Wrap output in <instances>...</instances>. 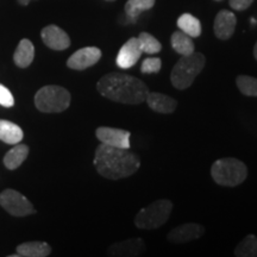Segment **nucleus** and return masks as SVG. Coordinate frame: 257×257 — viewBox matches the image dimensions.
<instances>
[{
	"mask_svg": "<svg viewBox=\"0 0 257 257\" xmlns=\"http://www.w3.org/2000/svg\"><path fill=\"white\" fill-rule=\"evenodd\" d=\"M94 167L102 178L120 180L131 176L140 169L141 160L137 154L100 143L94 155Z\"/></svg>",
	"mask_w": 257,
	"mask_h": 257,
	"instance_id": "1",
	"label": "nucleus"
},
{
	"mask_svg": "<svg viewBox=\"0 0 257 257\" xmlns=\"http://www.w3.org/2000/svg\"><path fill=\"white\" fill-rule=\"evenodd\" d=\"M96 89L108 100L127 105L146 101L149 88L142 80L124 73H108L99 80Z\"/></svg>",
	"mask_w": 257,
	"mask_h": 257,
	"instance_id": "2",
	"label": "nucleus"
},
{
	"mask_svg": "<svg viewBox=\"0 0 257 257\" xmlns=\"http://www.w3.org/2000/svg\"><path fill=\"white\" fill-rule=\"evenodd\" d=\"M206 59L201 53H192L181 56L170 74V81L176 89L184 91L191 87L195 78L202 72Z\"/></svg>",
	"mask_w": 257,
	"mask_h": 257,
	"instance_id": "3",
	"label": "nucleus"
},
{
	"mask_svg": "<svg viewBox=\"0 0 257 257\" xmlns=\"http://www.w3.org/2000/svg\"><path fill=\"white\" fill-rule=\"evenodd\" d=\"M211 175L214 182L224 187H236L245 181L248 168L245 163L234 157L217 160L211 167Z\"/></svg>",
	"mask_w": 257,
	"mask_h": 257,
	"instance_id": "4",
	"label": "nucleus"
},
{
	"mask_svg": "<svg viewBox=\"0 0 257 257\" xmlns=\"http://www.w3.org/2000/svg\"><path fill=\"white\" fill-rule=\"evenodd\" d=\"M70 93L56 85L44 86L35 95V106L43 113H60L70 105Z\"/></svg>",
	"mask_w": 257,
	"mask_h": 257,
	"instance_id": "5",
	"label": "nucleus"
},
{
	"mask_svg": "<svg viewBox=\"0 0 257 257\" xmlns=\"http://www.w3.org/2000/svg\"><path fill=\"white\" fill-rule=\"evenodd\" d=\"M173 211V202L168 199H160L148 207H144L135 218V225L141 230H155L169 219Z\"/></svg>",
	"mask_w": 257,
	"mask_h": 257,
	"instance_id": "6",
	"label": "nucleus"
},
{
	"mask_svg": "<svg viewBox=\"0 0 257 257\" xmlns=\"http://www.w3.org/2000/svg\"><path fill=\"white\" fill-rule=\"evenodd\" d=\"M0 206L15 217H27L36 213L29 199L15 189H5L0 193Z\"/></svg>",
	"mask_w": 257,
	"mask_h": 257,
	"instance_id": "7",
	"label": "nucleus"
},
{
	"mask_svg": "<svg viewBox=\"0 0 257 257\" xmlns=\"http://www.w3.org/2000/svg\"><path fill=\"white\" fill-rule=\"evenodd\" d=\"M95 136L106 146L128 149L130 148V136L131 134L123 128L100 126L95 130Z\"/></svg>",
	"mask_w": 257,
	"mask_h": 257,
	"instance_id": "8",
	"label": "nucleus"
},
{
	"mask_svg": "<svg viewBox=\"0 0 257 257\" xmlns=\"http://www.w3.org/2000/svg\"><path fill=\"white\" fill-rule=\"evenodd\" d=\"M101 59V50L96 47H86L76 50L67 60V67L74 70H85Z\"/></svg>",
	"mask_w": 257,
	"mask_h": 257,
	"instance_id": "9",
	"label": "nucleus"
},
{
	"mask_svg": "<svg viewBox=\"0 0 257 257\" xmlns=\"http://www.w3.org/2000/svg\"><path fill=\"white\" fill-rule=\"evenodd\" d=\"M142 54L143 51L141 49L138 38L131 37L120 48L117 59H115V63H117V66L120 69H128L138 62V60L141 59Z\"/></svg>",
	"mask_w": 257,
	"mask_h": 257,
	"instance_id": "10",
	"label": "nucleus"
},
{
	"mask_svg": "<svg viewBox=\"0 0 257 257\" xmlns=\"http://www.w3.org/2000/svg\"><path fill=\"white\" fill-rule=\"evenodd\" d=\"M205 229L200 224L197 223H186L176 226L167 236V239L170 243L181 244L195 240L204 236Z\"/></svg>",
	"mask_w": 257,
	"mask_h": 257,
	"instance_id": "11",
	"label": "nucleus"
},
{
	"mask_svg": "<svg viewBox=\"0 0 257 257\" xmlns=\"http://www.w3.org/2000/svg\"><path fill=\"white\" fill-rule=\"evenodd\" d=\"M41 37L43 43L53 50H66L70 47V38L67 32L57 25H48L42 30Z\"/></svg>",
	"mask_w": 257,
	"mask_h": 257,
	"instance_id": "12",
	"label": "nucleus"
},
{
	"mask_svg": "<svg viewBox=\"0 0 257 257\" xmlns=\"http://www.w3.org/2000/svg\"><path fill=\"white\" fill-rule=\"evenodd\" d=\"M147 246L143 239L141 238H130L123 242L112 244L108 248L107 253L111 256H121V257H135L142 255L146 252Z\"/></svg>",
	"mask_w": 257,
	"mask_h": 257,
	"instance_id": "13",
	"label": "nucleus"
},
{
	"mask_svg": "<svg viewBox=\"0 0 257 257\" xmlns=\"http://www.w3.org/2000/svg\"><path fill=\"white\" fill-rule=\"evenodd\" d=\"M236 24L237 18L234 14L227 11V10H221V11L218 12L216 19H214V35L221 41L229 40L233 35Z\"/></svg>",
	"mask_w": 257,
	"mask_h": 257,
	"instance_id": "14",
	"label": "nucleus"
},
{
	"mask_svg": "<svg viewBox=\"0 0 257 257\" xmlns=\"http://www.w3.org/2000/svg\"><path fill=\"white\" fill-rule=\"evenodd\" d=\"M146 101L153 111L163 114L173 113L178 106V102L174 98L157 92H148Z\"/></svg>",
	"mask_w": 257,
	"mask_h": 257,
	"instance_id": "15",
	"label": "nucleus"
},
{
	"mask_svg": "<svg viewBox=\"0 0 257 257\" xmlns=\"http://www.w3.org/2000/svg\"><path fill=\"white\" fill-rule=\"evenodd\" d=\"M34 57H35L34 44H32L31 41L24 38V40L19 42L17 49H16L14 54V61L16 66L19 67V68H27V67H29L32 63Z\"/></svg>",
	"mask_w": 257,
	"mask_h": 257,
	"instance_id": "16",
	"label": "nucleus"
},
{
	"mask_svg": "<svg viewBox=\"0 0 257 257\" xmlns=\"http://www.w3.org/2000/svg\"><path fill=\"white\" fill-rule=\"evenodd\" d=\"M23 137L24 134L21 126L10 120L0 119V141L6 144L16 146L22 142Z\"/></svg>",
	"mask_w": 257,
	"mask_h": 257,
	"instance_id": "17",
	"label": "nucleus"
},
{
	"mask_svg": "<svg viewBox=\"0 0 257 257\" xmlns=\"http://www.w3.org/2000/svg\"><path fill=\"white\" fill-rule=\"evenodd\" d=\"M17 253L22 257H47L51 248L47 242H25L17 246Z\"/></svg>",
	"mask_w": 257,
	"mask_h": 257,
	"instance_id": "18",
	"label": "nucleus"
},
{
	"mask_svg": "<svg viewBox=\"0 0 257 257\" xmlns=\"http://www.w3.org/2000/svg\"><path fill=\"white\" fill-rule=\"evenodd\" d=\"M29 155V147L25 144H16V147L9 150L4 156V165L8 169H17L27 160Z\"/></svg>",
	"mask_w": 257,
	"mask_h": 257,
	"instance_id": "19",
	"label": "nucleus"
},
{
	"mask_svg": "<svg viewBox=\"0 0 257 257\" xmlns=\"http://www.w3.org/2000/svg\"><path fill=\"white\" fill-rule=\"evenodd\" d=\"M170 43H172V48L176 53L180 54L181 56L189 55V54L194 53V43H193V38L185 32L175 31L174 34L170 37Z\"/></svg>",
	"mask_w": 257,
	"mask_h": 257,
	"instance_id": "20",
	"label": "nucleus"
},
{
	"mask_svg": "<svg viewBox=\"0 0 257 257\" xmlns=\"http://www.w3.org/2000/svg\"><path fill=\"white\" fill-rule=\"evenodd\" d=\"M178 28L192 38L199 37L201 35L200 21L191 14H184L180 16L178 19Z\"/></svg>",
	"mask_w": 257,
	"mask_h": 257,
	"instance_id": "21",
	"label": "nucleus"
},
{
	"mask_svg": "<svg viewBox=\"0 0 257 257\" xmlns=\"http://www.w3.org/2000/svg\"><path fill=\"white\" fill-rule=\"evenodd\" d=\"M156 0H127L124 6L125 14L131 21L135 22L142 12L153 9Z\"/></svg>",
	"mask_w": 257,
	"mask_h": 257,
	"instance_id": "22",
	"label": "nucleus"
},
{
	"mask_svg": "<svg viewBox=\"0 0 257 257\" xmlns=\"http://www.w3.org/2000/svg\"><path fill=\"white\" fill-rule=\"evenodd\" d=\"M236 257H257V237L255 234H248L237 244L234 249Z\"/></svg>",
	"mask_w": 257,
	"mask_h": 257,
	"instance_id": "23",
	"label": "nucleus"
},
{
	"mask_svg": "<svg viewBox=\"0 0 257 257\" xmlns=\"http://www.w3.org/2000/svg\"><path fill=\"white\" fill-rule=\"evenodd\" d=\"M137 38L138 42H140L141 49L148 55H154V54L160 53L161 49H162L160 41L156 40L153 35L148 34V32H141Z\"/></svg>",
	"mask_w": 257,
	"mask_h": 257,
	"instance_id": "24",
	"label": "nucleus"
},
{
	"mask_svg": "<svg viewBox=\"0 0 257 257\" xmlns=\"http://www.w3.org/2000/svg\"><path fill=\"white\" fill-rule=\"evenodd\" d=\"M236 85L240 93L246 96L257 98V79L249 75H239L236 79Z\"/></svg>",
	"mask_w": 257,
	"mask_h": 257,
	"instance_id": "25",
	"label": "nucleus"
},
{
	"mask_svg": "<svg viewBox=\"0 0 257 257\" xmlns=\"http://www.w3.org/2000/svg\"><path fill=\"white\" fill-rule=\"evenodd\" d=\"M162 61L160 57H147L141 66V72L143 74H156L161 70Z\"/></svg>",
	"mask_w": 257,
	"mask_h": 257,
	"instance_id": "26",
	"label": "nucleus"
},
{
	"mask_svg": "<svg viewBox=\"0 0 257 257\" xmlns=\"http://www.w3.org/2000/svg\"><path fill=\"white\" fill-rule=\"evenodd\" d=\"M0 105L4 107H12L15 105V99L9 88L0 83Z\"/></svg>",
	"mask_w": 257,
	"mask_h": 257,
	"instance_id": "27",
	"label": "nucleus"
},
{
	"mask_svg": "<svg viewBox=\"0 0 257 257\" xmlns=\"http://www.w3.org/2000/svg\"><path fill=\"white\" fill-rule=\"evenodd\" d=\"M253 2L255 0H230L229 5L234 11H245L246 9H249L251 6Z\"/></svg>",
	"mask_w": 257,
	"mask_h": 257,
	"instance_id": "28",
	"label": "nucleus"
},
{
	"mask_svg": "<svg viewBox=\"0 0 257 257\" xmlns=\"http://www.w3.org/2000/svg\"><path fill=\"white\" fill-rule=\"evenodd\" d=\"M17 2L21 4L22 6H28L29 4H30L31 0H17Z\"/></svg>",
	"mask_w": 257,
	"mask_h": 257,
	"instance_id": "29",
	"label": "nucleus"
},
{
	"mask_svg": "<svg viewBox=\"0 0 257 257\" xmlns=\"http://www.w3.org/2000/svg\"><path fill=\"white\" fill-rule=\"evenodd\" d=\"M253 57H255V60L257 61V42H256L255 47H253Z\"/></svg>",
	"mask_w": 257,
	"mask_h": 257,
	"instance_id": "30",
	"label": "nucleus"
},
{
	"mask_svg": "<svg viewBox=\"0 0 257 257\" xmlns=\"http://www.w3.org/2000/svg\"><path fill=\"white\" fill-rule=\"evenodd\" d=\"M105 2H115V0H105Z\"/></svg>",
	"mask_w": 257,
	"mask_h": 257,
	"instance_id": "31",
	"label": "nucleus"
},
{
	"mask_svg": "<svg viewBox=\"0 0 257 257\" xmlns=\"http://www.w3.org/2000/svg\"><path fill=\"white\" fill-rule=\"evenodd\" d=\"M216 2H220V0H216Z\"/></svg>",
	"mask_w": 257,
	"mask_h": 257,
	"instance_id": "32",
	"label": "nucleus"
}]
</instances>
